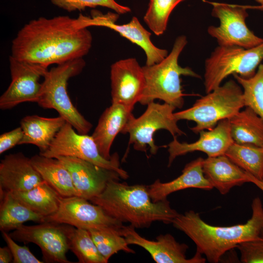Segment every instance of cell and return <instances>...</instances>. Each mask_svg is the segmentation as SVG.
<instances>
[{
    "label": "cell",
    "mask_w": 263,
    "mask_h": 263,
    "mask_svg": "<svg viewBox=\"0 0 263 263\" xmlns=\"http://www.w3.org/2000/svg\"><path fill=\"white\" fill-rule=\"evenodd\" d=\"M246 9H256L263 11V5H242Z\"/></svg>",
    "instance_id": "obj_39"
},
{
    "label": "cell",
    "mask_w": 263,
    "mask_h": 263,
    "mask_svg": "<svg viewBox=\"0 0 263 263\" xmlns=\"http://www.w3.org/2000/svg\"><path fill=\"white\" fill-rule=\"evenodd\" d=\"M110 78L112 103L121 104L132 111L145 88L142 67L135 58L118 60L111 65Z\"/></svg>",
    "instance_id": "obj_15"
},
{
    "label": "cell",
    "mask_w": 263,
    "mask_h": 263,
    "mask_svg": "<svg viewBox=\"0 0 263 263\" xmlns=\"http://www.w3.org/2000/svg\"><path fill=\"white\" fill-rule=\"evenodd\" d=\"M119 181H109L103 190L90 201L114 219L135 228L148 227L156 221L172 223L179 214L167 199L153 202L148 186L129 185Z\"/></svg>",
    "instance_id": "obj_3"
},
{
    "label": "cell",
    "mask_w": 263,
    "mask_h": 263,
    "mask_svg": "<svg viewBox=\"0 0 263 263\" xmlns=\"http://www.w3.org/2000/svg\"><path fill=\"white\" fill-rule=\"evenodd\" d=\"M9 61L11 82L0 96V109H11L27 102L37 103L41 88L39 79L44 77L48 67L11 55Z\"/></svg>",
    "instance_id": "obj_12"
},
{
    "label": "cell",
    "mask_w": 263,
    "mask_h": 263,
    "mask_svg": "<svg viewBox=\"0 0 263 263\" xmlns=\"http://www.w3.org/2000/svg\"><path fill=\"white\" fill-rule=\"evenodd\" d=\"M121 234L128 244L139 246L145 249L157 263H205L206 258L196 251L193 257L188 259L186 253L188 246L178 242L169 233L161 234L156 240H148L138 234L135 227L129 225L120 229Z\"/></svg>",
    "instance_id": "obj_16"
},
{
    "label": "cell",
    "mask_w": 263,
    "mask_h": 263,
    "mask_svg": "<svg viewBox=\"0 0 263 263\" xmlns=\"http://www.w3.org/2000/svg\"><path fill=\"white\" fill-rule=\"evenodd\" d=\"M45 222L66 224L77 228L111 226L120 229L122 223L109 215L101 207L77 196L62 197L57 210Z\"/></svg>",
    "instance_id": "obj_14"
},
{
    "label": "cell",
    "mask_w": 263,
    "mask_h": 263,
    "mask_svg": "<svg viewBox=\"0 0 263 263\" xmlns=\"http://www.w3.org/2000/svg\"><path fill=\"white\" fill-rule=\"evenodd\" d=\"M236 248L242 263H263V235L261 239L240 243Z\"/></svg>",
    "instance_id": "obj_34"
},
{
    "label": "cell",
    "mask_w": 263,
    "mask_h": 263,
    "mask_svg": "<svg viewBox=\"0 0 263 263\" xmlns=\"http://www.w3.org/2000/svg\"><path fill=\"white\" fill-rule=\"evenodd\" d=\"M256 2L260 4V5H263V0H255Z\"/></svg>",
    "instance_id": "obj_40"
},
{
    "label": "cell",
    "mask_w": 263,
    "mask_h": 263,
    "mask_svg": "<svg viewBox=\"0 0 263 263\" xmlns=\"http://www.w3.org/2000/svg\"><path fill=\"white\" fill-rule=\"evenodd\" d=\"M67 122L62 116L45 117L38 115H27L20 121L23 135L19 145L32 144L40 152L46 151L56 134Z\"/></svg>",
    "instance_id": "obj_23"
},
{
    "label": "cell",
    "mask_w": 263,
    "mask_h": 263,
    "mask_svg": "<svg viewBox=\"0 0 263 263\" xmlns=\"http://www.w3.org/2000/svg\"><path fill=\"white\" fill-rule=\"evenodd\" d=\"M225 155L255 178L263 180V147L242 145L233 142Z\"/></svg>",
    "instance_id": "obj_28"
},
{
    "label": "cell",
    "mask_w": 263,
    "mask_h": 263,
    "mask_svg": "<svg viewBox=\"0 0 263 263\" xmlns=\"http://www.w3.org/2000/svg\"><path fill=\"white\" fill-rule=\"evenodd\" d=\"M251 208V218L243 224L212 225L193 210L179 214L171 224L194 243L196 251L204 255L207 261L217 263L227 252L236 248L240 243L262 238L263 206L259 197L253 200Z\"/></svg>",
    "instance_id": "obj_2"
},
{
    "label": "cell",
    "mask_w": 263,
    "mask_h": 263,
    "mask_svg": "<svg viewBox=\"0 0 263 263\" xmlns=\"http://www.w3.org/2000/svg\"><path fill=\"white\" fill-rule=\"evenodd\" d=\"M86 63L83 58L56 65L46 72L37 103L44 109H52L70 123L76 132L87 134L93 127L72 103L67 92L70 78L80 74Z\"/></svg>",
    "instance_id": "obj_5"
},
{
    "label": "cell",
    "mask_w": 263,
    "mask_h": 263,
    "mask_svg": "<svg viewBox=\"0 0 263 263\" xmlns=\"http://www.w3.org/2000/svg\"><path fill=\"white\" fill-rule=\"evenodd\" d=\"M175 109L166 103L151 102L141 116L131 118L121 133L129 134V144H132L135 150L146 151L149 147L150 152L155 154L159 148L153 138L156 132L164 129L173 136L185 134L177 125L173 112Z\"/></svg>",
    "instance_id": "obj_8"
},
{
    "label": "cell",
    "mask_w": 263,
    "mask_h": 263,
    "mask_svg": "<svg viewBox=\"0 0 263 263\" xmlns=\"http://www.w3.org/2000/svg\"><path fill=\"white\" fill-rule=\"evenodd\" d=\"M72 227L66 224L45 222L33 225H22L9 235L16 241L38 245L45 262L70 263L66 254L69 250V234Z\"/></svg>",
    "instance_id": "obj_11"
},
{
    "label": "cell",
    "mask_w": 263,
    "mask_h": 263,
    "mask_svg": "<svg viewBox=\"0 0 263 263\" xmlns=\"http://www.w3.org/2000/svg\"><path fill=\"white\" fill-rule=\"evenodd\" d=\"M213 6L211 15L220 22L218 26H210L208 34L215 38L219 46H236L251 48L263 42L247 26V9L242 5L204 0Z\"/></svg>",
    "instance_id": "obj_10"
},
{
    "label": "cell",
    "mask_w": 263,
    "mask_h": 263,
    "mask_svg": "<svg viewBox=\"0 0 263 263\" xmlns=\"http://www.w3.org/2000/svg\"><path fill=\"white\" fill-rule=\"evenodd\" d=\"M69 250L77 257L79 263H107L99 252L89 231L73 226L69 239Z\"/></svg>",
    "instance_id": "obj_30"
},
{
    "label": "cell",
    "mask_w": 263,
    "mask_h": 263,
    "mask_svg": "<svg viewBox=\"0 0 263 263\" xmlns=\"http://www.w3.org/2000/svg\"><path fill=\"white\" fill-rule=\"evenodd\" d=\"M10 193L31 210L45 218L57 210L62 198L44 181L30 190Z\"/></svg>",
    "instance_id": "obj_27"
},
{
    "label": "cell",
    "mask_w": 263,
    "mask_h": 263,
    "mask_svg": "<svg viewBox=\"0 0 263 263\" xmlns=\"http://www.w3.org/2000/svg\"><path fill=\"white\" fill-rule=\"evenodd\" d=\"M23 135L20 127L4 132L0 135V154L19 145Z\"/></svg>",
    "instance_id": "obj_36"
},
{
    "label": "cell",
    "mask_w": 263,
    "mask_h": 263,
    "mask_svg": "<svg viewBox=\"0 0 263 263\" xmlns=\"http://www.w3.org/2000/svg\"><path fill=\"white\" fill-rule=\"evenodd\" d=\"M133 116L132 111L118 103H112L103 112L92 136L105 158H112L110 150L115 137Z\"/></svg>",
    "instance_id": "obj_21"
},
{
    "label": "cell",
    "mask_w": 263,
    "mask_h": 263,
    "mask_svg": "<svg viewBox=\"0 0 263 263\" xmlns=\"http://www.w3.org/2000/svg\"><path fill=\"white\" fill-rule=\"evenodd\" d=\"M119 15L110 12L103 14L93 10L91 11V17L79 14L78 17L83 27L95 26L109 28L139 46L146 54L147 65L158 63L168 56L167 50L158 48L152 42L151 33L142 26L136 17H133L127 23L118 24L116 21Z\"/></svg>",
    "instance_id": "obj_13"
},
{
    "label": "cell",
    "mask_w": 263,
    "mask_h": 263,
    "mask_svg": "<svg viewBox=\"0 0 263 263\" xmlns=\"http://www.w3.org/2000/svg\"><path fill=\"white\" fill-rule=\"evenodd\" d=\"M70 172L77 196L89 201L99 195L107 183L121 177L116 171L76 157L57 158Z\"/></svg>",
    "instance_id": "obj_17"
},
{
    "label": "cell",
    "mask_w": 263,
    "mask_h": 263,
    "mask_svg": "<svg viewBox=\"0 0 263 263\" xmlns=\"http://www.w3.org/2000/svg\"><path fill=\"white\" fill-rule=\"evenodd\" d=\"M121 228L101 226L88 229L98 251L107 261L120 251L135 253L129 246L125 237L121 234Z\"/></svg>",
    "instance_id": "obj_29"
},
{
    "label": "cell",
    "mask_w": 263,
    "mask_h": 263,
    "mask_svg": "<svg viewBox=\"0 0 263 263\" xmlns=\"http://www.w3.org/2000/svg\"><path fill=\"white\" fill-rule=\"evenodd\" d=\"M200 137L195 142L188 143L180 142L177 136L168 145L169 153L168 166L169 167L178 156L195 151H202L207 157H216L225 155L234 142L230 134L229 120L219 122L212 129L204 130L200 132Z\"/></svg>",
    "instance_id": "obj_18"
},
{
    "label": "cell",
    "mask_w": 263,
    "mask_h": 263,
    "mask_svg": "<svg viewBox=\"0 0 263 263\" xmlns=\"http://www.w3.org/2000/svg\"><path fill=\"white\" fill-rule=\"evenodd\" d=\"M2 235L7 245L10 248L13 257L14 263H43L44 262L38 260L30 250L29 248L24 245L21 246L16 243L8 232L1 231Z\"/></svg>",
    "instance_id": "obj_35"
},
{
    "label": "cell",
    "mask_w": 263,
    "mask_h": 263,
    "mask_svg": "<svg viewBox=\"0 0 263 263\" xmlns=\"http://www.w3.org/2000/svg\"><path fill=\"white\" fill-rule=\"evenodd\" d=\"M54 5L67 12L81 11L87 7L102 6L114 10L118 14H125L131 9L118 4L115 0H50Z\"/></svg>",
    "instance_id": "obj_33"
},
{
    "label": "cell",
    "mask_w": 263,
    "mask_h": 263,
    "mask_svg": "<svg viewBox=\"0 0 263 263\" xmlns=\"http://www.w3.org/2000/svg\"><path fill=\"white\" fill-rule=\"evenodd\" d=\"M263 61V42L251 48L239 46L217 47L205 61L204 85L208 93L221 85L230 75L248 78Z\"/></svg>",
    "instance_id": "obj_7"
},
{
    "label": "cell",
    "mask_w": 263,
    "mask_h": 263,
    "mask_svg": "<svg viewBox=\"0 0 263 263\" xmlns=\"http://www.w3.org/2000/svg\"><path fill=\"white\" fill-rule=\"evenodd\" d=\"M250 183L255 185L258 188H259L263 192V180H259L255 178L250 174Z\"/></svg>",
    "instance_id": "obj_38"
},
{
    "label": "cell",
    "mask_w": 263,
    "mask_h": 263,
    "mask_svg": "<svg viewBox=\"0 0 263 263\" xmlns=\"http://www.w3.org/2000/svg\"><path fill=\"white\" fill-rule=\"evenodd\" d=\"M245 107L243 91L233 80L221 85L197 99L190 108L174 113L177 121H193L196 125L190 128L194 133L213 128L224 119H229Z\"/></svg>",
    "instance_id": "obj_6"
},
{
    "label": "cell",
    "mask_w": 263,
    "mask_h": 263,
    "mask_svg": "<svg viewBox=\"0 0 263 263\" xmlns=\"http://www.w3.org/2000/svg\"><path fill=\"white\" fill-rule=\"evenodd\" d=\"M44 180L34 167L31 159L22 153L9 154L0 163V190L9 192L25 191Z\"/></svg>",
    "instance_id": "obj_19"
},
{
    "label": "cell",
    "mask_w": 263,
    "mask_h": 263,
    "mask_svg": "<svg viewBox=\"0 0 263 263\" xmlns=\"http://www.w3.org/2000/svg\"><path fill=\"white\" fill-rule=\"evenodd\" d=\"M202 168L206 178L222 195L235 186L250 183L249 174L225 155L207 157L203 160Z\"/></svg>",
    "instance_id": "obj_22"
},
{
    "label": "cell",
    "mask_w": 263,
    "mask_h": 263,
    "mask_svg": "<svg viewBox=\"0 0 263 263\" xmlns=\"http://www.w3.org/2000/svg\"><path fill=\"white\" fill-rule=\"evenodd\" d=\"M67 122L56 134L49 148L39 154L50 158L59 156L76 157L94 164L114 170L121 178L127 179L128 172L120 167L119 155L116 152L107 159L100 154L92 136L76 132Z\"/></svg>",
    "instance_id": "obj_9"
},
{
    "label": "cell",
    "mask_w": 263,
    "mask_h": 263,
    "mask_svg": "<svg viewBox=\"0 0 263 263\" xmlns=\"http://www.w3.org/2000/svg\"><path fill=\"white\" fill-rule=\"evenodd\" d=\"M188 42L185 36L176 38L169 54L158 63L143 66L146 85L139 103L148 105L158 99L175 108L181 109L184 103L181 85V75L200 78L189 67H182L178 62L179 56Z\"/></svg>",
    "instance_id": "obj_4"
},
{
    "label": "cell",
    "mask_w": 263,
    "mask_h": 263,
    "mask_svg": "<svg viewBox=\"0 0 263 263\" xmlns=\"http://www.w3.org/2000/svg\"><path fill=\"white\" fill-rule=\"evenodd\" d=\"M30 159L43 180L60 195L63 197L77 196L70 172L58 159L39 154Z\"/></svg>",
    "instance_id": "obj_24"
},
{
    "label": "cell",
    "mask_w": 263,
    "mask_h": 263,
    "mask_svg": "<svg viewBox=\"0 0 263 263\" xmlns=\"http://www.w3.org/2000/svg\"><path fill=\"white\" fill-rule=\"evenodd\" d=\"M234 142L263 147V119L248 107L228 119Z\"/></svg>",
    "instance_id": "obj_25"
},
{
    "label": "cell",
    "mask_w": 263,
    "mask_h": 263,
    "mask_svg": "<svg viewBox=\"0 0 263 263\" xmlns=\"http://www.w3.org/2000/svg\"><path fill=\"white\" fill-rule=\"evenodd\" d=\"M204 159L199 157L188 163L177 178L163 183L156 180L148 186L150 195L154 202L167 199L172 193L188 188L210 190L213 187L205 177L202 168Z\"/></svg>",
    "instance_id": "obj_20"
},
{
    "label": "cell",
    "mask_w": 263,
    "mask_h": 263,
    "mask_svg": "<svg viewBox=\"0 0 263 263\" xmlns=\"http://www.w3.org/2000/svg\"><path fill=\"white\" fill-rule=\"evenodd\" d=\"M39 223L45 222V217L25 206L14 198L10 192L0 190V230L8 232L27 221Z\"/></svg>",
    "instance_id": "obj_26"
},
{
    "label": "cell",
    "mask_w": 263,
    "mask_h": 263,
    "mask_svg": "<svg viewBox=\"0 0 263 263\" xmlns=\"http://www.w3.org/2000/svg\"><path fill=\"white\" fill-rule=\"evenodd\" d=\"M184 0H150L144 20L156 35L166 31L169 17L174 8Z\"/></svg>",
    "instance_id": "obj_32"
},
{
    "label": "cell",
    "mask_w": 263,
    "mask_h": 263,
    "mask_svg": "<svg viewBox=\"0 0 263 263\" xmlns=\"http://www.w3.org/2000/svg\"><path fill=\"white\" fill-rule=\"evenodd\" d=\"M13 261V255L9 247H0V263H9Z\"/></svg>",
    "instance_id": "obj_37"
},
{
    "label": "cell",
    "mask_w": 263,
    "mask_h": 263,
    "mask_svg": "<svg viewBox=\"0 0 263 263\" xmlns=\"http://www.w3.org/2000/svg\"><path fill=\"white\" fill-rule=\"evenodd\" d=\"M233 76L243 88L245 107L251 108L263 119V63L251 77L244 78L237 74Z\"/></svg>",
    "instance_id": "obj_31"
},
{
    "label": "cell",
    "mask_w": 263,
    "mask_h": 263,
    "mask_svg": "<svg viewBox=\"0 0 263 263\" xmlns=\"http://www.w3.org/2000/svg\"><path fill=\"white\" fill-rule=\"evenodd\" d=\"M93 37L77 17H39L25 24L12 42L11 56L49 67L83 58Z\"/></svg>",
    "instance_id": "obj_1"
}]
</instances>
